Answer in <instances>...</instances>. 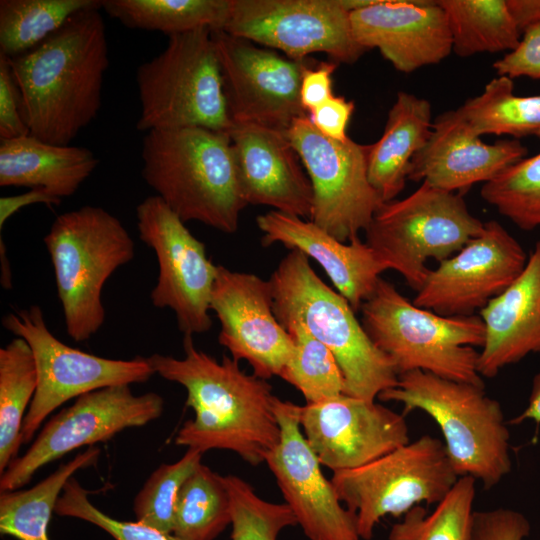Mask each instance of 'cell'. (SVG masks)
Instances as JSON below:
<instances>
[{"instance_id":"26","label":"cell","mask_w":540,"mask_h":540,"mask_svg":"<svg viewBox=\"0 0 540 540\" xmlns=\"http://www.w3.org/2000/svg\"><path fill=\"white\" fill-rule=\"evenodd\" d=\"M99 163L86 147L58 145L32 135L0 139V186L41 189L62 201L72 196Z\"/></svg>"},{"instance_id":"13","label":"cell","mask_w":540,"mask_h":540,"mask_svg":"<svg viewBox=\"0 0 540 540\" xmlns=\"http://www.w3.org/2000/svg\"><path fill=\"white\" fill-rule=\"evenodd\" d=\"M139 238L155 252L159 274L150 299L156 308H169L185 335L206 333L218 266L207 256L204 243L157 196L136 207Z\"/></svg>"},{"instance_id":"18","label":"cell","mask_w":540,"mask_h":540,"mask_svg":"<svg viewBox=\"0 0 540 540\" xmlns=\"http://www.w3.org/2000/svg\"><path fill=\"white\" fill-rule=\"evenodd\" d=\"M280 441L266 457L285 503L310 540H360L356 515L343 507L300 426V406L274 397Z\"/></svg>"},{"instance_id":"36","label":"cell","mask_w":540,"mask_h":540,"mask_svg":"<svg viewBox=\"0 0 540 540\" xmlns=\"http://www.w3.org/2000/svg\"><path fill=\"white\" fill-rule=\"evenodd\" d=\"M282 326L291 336L294 350L280 377L294 386L306 403L345 394L343 374L328 347L298 321H287Z\"/></svg>"},{"instance_id":"9","label":"cell","mask_w":540,"mask_h":540,"mask_svg":"<svg viewBox=\"0 0 540 540\" xmlns=\"http://www.w3.org/2000/svg\"><path fill=\"white\" fill-rule=\"evenodd\" d=\"M483 228L462 194L422 182L407 197L380 206L365 230V242L417 292L431 270L430 259L440 263L451 257Z\"/></svg>"},{"instance_id":"6","label":"cell","mask_w":540,"mask_h":540,"mask_svg":"<svg viewBox=\"0 0 540 540\" xmlns=\"http://www.w3.org/2000/svg\"><path fill=\"white\" fill-rule=\"evenodd\" d=\"M360 311L366 333L398 375L420 370L484 386L475 349L485 338L480 316H443L418 307L382 278Z\"/></svg>"},{"instance_id":"37","label":"cell","mask_w":540,"mask_h":540,"mask_svg":"<svg viewBox=\"0 0 540 540\" xmlns=\"http://www.w3.org/2000/svg\"><path fill=\"white\" fill-rule=\"evenodd\" d=\"M480 193L520 229L540 228V153L510 165L483 184Z\"/></svg>"},{"instance_id":"39","label":"cell","mask_w":540,"mask_h":540,"mask_svg":"<svg viewBox=\"0 0 540 540\" xmlns=\"http://www.w3.org/2000/svg\"><path fill=\"white\" fill-rule=\"evenodd\" d=\"M224 481L230 496L232 540H277L284 528L298 524L286 503L262 499L238 476H224Z\"/></svg>"},{"instance_id":"46","label":"cell","mask_w":540,"mask_h":540,"mask_svg":"<svg viewBox=\"0 0 540 540\" xmlns=\"http://www.w3.org/2000/svg\"><path fill=\"white\" fill-rule=\"evenodd\" d=\"M62 201L56 199L41 189H30L29 191L14 195L2 196L0 198V229L6 221L25 206L42 203L47 206H58Z\"/></svg>"},{"instance_id":"19","label":"cell","mask_w":540,"mask_h":540,"mask_svg":"<svg viewBox=\"0 0 540 540\" xmlns=\"http://www.w3.org/2000/svg\"><path fill=\"white\" fill-rule=\"evenodd\" d=\"M299 418L321 465L333 472L361 467L410 442L403 415L346 394L300 406Z\"/></svg>"},{"instance_id":"41","label":"cell","mask_w":540,"mask_h":540,"mask_svg":"<svg viewBox=\"0 0 540 540\" xmlns=\"http://www.w3.org/2000/svg\"><path fill=\"white\" fill-rule=\"evenodd\" d=\"M531 530L526 516L510 508L475 511L469 540H525Z\"/></svg>"},{"instance_id":"17","label":"cell","mask_w":540,"mask_h":540,"mask_svg":"<svg viewBox=\"0 0 540 540\" xmlns=\"http://www.w3.org/2000/svg\"><path fill=\"white\" fill-rule=\"evenodd\" d=\"M528 256L497 221L428 273L413 303L443 316L481 311L523 271Z\"/></svg>"},{"instance_id":"28","label":"cell","mask_w":540,"mask_h":540,"mask_svg":"<svg viewBox=\"0 0 540 540\" xmlns=\"http://www.w3.org/2000/svg\"><path fill=\"white\" fill-rule=\"evenodd\" d=\"M99 455L100 449L90 446L35 486L1 492V534L18 540H50L48 524L65 484L78 470L95 464Z\"/></svg>"},{"instance_id":"47","label":"cell","mask_w":540,"mask_h":540,"mask_svg":"<svg viewBox=\"0 0 540 540\" xmlns=\"http://www.w3.org/2000/svg\"><path fill=\"white\" fill-rule=\"evenodd\" d=\"M509 12L521 32L540 23V0H506Z\"/></svg>"},{"instance_id":"2","label":"cell","mask_w":540,"mask_h":540,"mask_svg":"<svg viewBox=\"0 0 540 540\" xmlns=\"http://www.w3.org/2000/svg\"><path fill=\"white\" fill-rule=\"evenodd\" d=\"M101 9L77 12L41 44L9 58L30 135L70 145L97 117L109 67Z\"/></svg>"},{"instance_id":"49","label":"cell","mask_w":540,"mask_h":540,"mask_svg":"<svg viewBox=\"0 0 540 540\" xmlns=\"http://www.w3.org/2000/svg\"><path fill=\"white\" fill-rule=\"evenodd\" d=\"M0 243L1 284L4 288L10 289L12 287V272L6 256L5 244H3L2 238L0 240Z\"/></svg>"},{"instance_id":"44","label":"cell","mask_w":540,"mask_h":540,"mask_svg":"<svg viewBox=\"0 0 540 540\" xmlns=\"http://www.w3.org/2000/svg\"><path fill=\"white\" fill-rule=\"evenodd\" d=\"M337 65L334 61H323L311 66L306 60L303 61L300 100L307 113L334 96L332 75Z\"/></svg>"},{"instance_id":"3","label":"cell","mask_w":540,"mask_h":540,"mask_svg":"<svg viewBox=\"0 0 540 540\" xmlns=\"http://www.w3.org/2000/svg\"><path fill=\"white\" fill-rule=\"evenodd\" d=\"M141 158L144 181L184 223L237 231L248 204L228 133L202 127L151 130Z\"/></svg>"},{"instance_id":"8","label":"cell","mask_w":540,"mask_h":540,"mask_svg":"<svg viewBox=\"0 0 540 540\" xmlns=\"http://www.w3.org/2000/svg\"><path fill=\"white\" fill-rule=\"evenodd\" d=\"M142 132L202 127L228 133L233 125L212 30L168 37L165 49L136 71Z\"/></svg>"},{"instance_id":"14","label":"cell","mask_w":540,"mask_h":540,"mask_svg":"<svg viewBox=\"0 0 540 540\" xmlns=\"http://www.w3.org/2000/svg\"><path fill=\"white\" fill-rule=\"evenodd\" d=\"M223 31L297 62L325 53L352 64L367 51L354 38L343 0H231Z\"/></svg>"},{"instance_id":"29","label":"cell","mask_w":540,"mask_h":540,"mask_svg":"<svg viewBox=\"0 0 540 540\" xmlns=\"http://www.w3.org/2000/svg\"><path fill=\"white\" fill-rule=\"evenodd\" d=\"M231 0H102V10L130 29L168 37L198 29L223 30Z\"/></svg>"},{"instance_id":"12","label":"cell","mask_w":540,"mask_h":540,"mask_svg":"<svg viewBox=\"0 0 540 540\" xmlns=\"http://www.w3.org/2000/svg\"><path fill=\"white\" fill-rule=\"evenodd\" d=\"M286 134L312 185L310 220L342 242L359 237L384 203L368 179L369 145L324 136L308 114L296 118Z\"/></svg>"},{"instance_id":"21","label":"cell","mask_w":540,"mask_h":540,"mask_svg":"<svg viewBox=\"0 0 540 540\" xmlns=\"http://www.w3.org/2000/svg\"><path fill=\"white\" fill-rule=\"evenodd\" d=\"M355 40L393 67L411 73L440 63L452 52L445 11L429 0H343Z\"/></svg>"},{"instance_id":"20","label":"cell","mask_w":540,"mask_h":540,"mask_svg":"<svg viewBox=\"0 0 540 540\" xmlns=\"http://www.w3.org/2000/svg\"><path fill=\"white\" fill-rule=\"evenodd\" d=\"M211 310L220 322L218 341L234 360L247 361L259 378L280 377L294 344L274 314L269 280L218 265Z\"/></svg>"},{"instance_id":"27","label":"cell","mask_w":540,"mask_h":540,"mask_svg":"<svg viewBox=\"0 0 540 540\" xmlns=\"http://www.w3.org/2000/svg\"><path fill=\"white\" fill-rule=\"evenodd\" d=\"M430 102L412 93L400 91L389 110L382 136L369 145L368 179L383 202H389L403 190L409 165L426 144L432 131Z\"/></svg>"},{"instance_id":"38","label":"cell","mask_w":540,"mask_h":540,"mask_svg":"<svg viewBox=\"0 0 540 540\" xmlns=\"http://www.w3.org/2000/svg\"><path fill=\"white\" fill-rule=\"evenodd\" d=\"M202 454L188 448L178 461L161 464L152 472L133 502L136 521L172 534L178 493L201 464Z\"/></svg>"},{"instance_id":"25","label":"cell","mask_w":540,"mask_h":540,"mask_svg":"<svg viewBox=\"0 0 540 540\" xmlns=\"http://www.w3.org/2000/svg\"><path fill=\"white\" fill-rule=\"evenodd\" d=\"M485 328L478 372L493 378L504 367L540 353V240L520 275L480 312Z\"/></svg>"},{"instance_id":"1","label":"cell","mask_w":540,"mask_h":540,"mask_svg":"<svg viewBox=\"0 0 540 540\" xmlns=\"http://www.w3.org/2000/svg\"><path fill=\"white\" fill-rule=\"evenodd\" d=\"M183 348L181 359L157 353L148 357L155 374L185 388L186 405L194 411L175 444L201 453L229 450L254 466L265 462L281 434L271 385L246 374L231 356L219 362L197 349L190 335L184 336Z\"/></svg>"},{"instance_id":"16","label":"cell","mask_w":540,"mask_h":540,"mask_svg":"<svg viewBox=\"0 0 540 540\" xmlns=\"http://www.w3.org/2000/svg\"><path fill=\"white\" fill-rule=\"evenodd\" d=\"M233 122L286 131L307 114L300 100L302 62L223 30L212 31Z\"/></svg>"},{"instance_id":"7","label":"cell","mask_w":540,"mask_h":540,"mask_svg":"<svg viewBox=\"0 0 540 540\" xmlns=\"http://www.w3.org/2000/svg\"><path fill=\"white\" fill-rule=\"evenodd\" d=\"M43 241L66 332L76 342L87 341L105 320L103 287L119 267L132 261L134 241L116 216L92 205L57 216Z\"/></svg>"},{"instance_id":"48","label":"cell","mask_w":540,"mask_h":540,"mask_svg":"<svg viewBox=\"0 0 540 540\" xmlns=\"http://www.w3.org/2000/svg\"><path fill=\"white\" fill-rule=\"evenodd\" d=\"M525 420H533L540 424V372L532 380V388L528 404L521 414L510 421L511 424H520Z\"/></svg>"},{"instance_id":"35","label":"cell","mask_w":540,"mask_h":540,"mask_svg":"<svg viewBox=\"0 0 540 540\" xmlns=\"http://www.w3.org/2000/svg\"><path fill=\"white\" fill-rule=\"evenodd\" d=\"M476 480L471 476L459 477L445 497L436 504L431 514L416 505L404 519L392 525L389 540H469Z\"/></svg>"},{"instance_id":"43","label":"cell","mask_w":540,"mask_h":540,"mask_svg":"<svg viewBox=\"0 0 540 540\" xmlns=\"http://www.w3.org/2000/svg\"><path fill=\"white\" fill-rule=\"evenodd\" d=\"M30 135L23 119L21 95L9 58L0 53V139Z\"/></svg>"},{"instance_id":"31","label":"cell","mask_w":540,"mask_h":540,"mask_svg":"<svg viewBox=\"0 0 540 540\" xmlns=\"http://www.w3.org/2000/svg\"><path fill=\"white\" fill-rule=\"evenodd\" d=\"M452 52L460 57L513 50L521 39L506 0H439Z\"/></svg>"},{"instance_id":"22","label":"cell","mask_w":540,"mask_h":540,"mask_svg":"<svg viewBox=\"0 0 540 540\" xmlns=\"http://www.w3.org/2000/svg\"><path fill=\"white\" fill-rule=\"evenodd\" d=\"M228 135L246 203L311 219L312 185L286 131L233 122Z\"/></svg>"},{"instance_id":"45","label":"cell","mask_w":540,"mask_h":540,"mask_svg":"<svg viewBox=\"0 0 540 540\" xmlns=\"http://www.w3.org/2000/svg\"><path fill=\"white\" fill-rule=\"evenodd\" d=\"M354 108L353 101L334 95L307 114L321 134L333 140L345 141L349 138L346 131Z\"/></svg>"},{"instance_id":"23","label":"cell","mask_w":540,"mask_h":540,"mask_svg":"<svg viewBox=\"0 0 540 540\" xmlns=\"http://www.w3.org/2000/svg\"><path fill=\"white\" fill-rule=\"evenodd\" d=\"M527 153L517 139L484 143L457 109L449 110L434 119L429 139L409 165L407 180L463 194L477 183L491 181Z\"/></svg>"},{"instance_id":"11","label":"cell","mask_w":540,"mask_h":540,"mask_svg":"<svg viewBox=\"0 0 540 540\" xmlns=\"http://www.w3.org/2000/svg\"><path fill=\"white\" fill-rule=\"evenodd\" d=\"M2 324L29 344L37 369L22 443H28L45 418L68 400L105 387L144 383L155 374L148 357L110 359L66 345L49 330L38 305L5 315Z\"/></svg>"},{"instance_id":"5","label":"cell","mask_w":540,"mask_h":540,"mask_svg":"<svg viewBox=\"0 0 540 540\" xmlns=\"http://www.w3.org/2000/svg\"><path fill=\"white\" fill-rule=\"evenodd\" d=\"M378 398L401 403L404 413L428 414L441 430L459 477L471 476L491 489L510 473L509 429L500 403L484 386L414 370L400 374L397 385Z\"/></svg>"},{"instance_id":"30","label":"cell","mask_w":540,"mask_h":540,"mask_svg":"<svg viewBox=\"0 0 540 540\" xmlns=\"http://www.w3.org/2000/svg\"><path fill=\"white\" fill-rule=\"evenodd\" d=\"M457 111L478 137L540 138V95H515L513 80L506 76L493 78L480 95L466 100Z\"/></svg>"},{"instance_id":"40","label":"cell","mask_w":540,"mask_h":540,"mask_svg":"<svg viewBox=\"0 0 540 540\" xmlns=\"http://www.w3.org/2000/svg\"><path fill=\"white\" fill-rule=\"evenodd\" d=\"M88 494L89 492L71 477L57 500L54 512L59 516L73 517L94 524L115 540H182L139 521L130 522L112 518L95 507L90 502Z\"/></svg>"},{"instance_id":"24","label":"cell","mask_w":540,"mask_h":540,"mask_svg":"<svg viewBox=\"0 0 540 540\" xmlns=\"http://www.w3.org/2000/svg\"><path fill=\"white\" fill-rule=\"evenodd\" d=\"M256 223L263 232V246L279 243L314 259L354 311L360 310L381 273L388 270L359 237L342 242L311 220L275 210L259 215Z\"/></svg>"},{"instance_id":"4","label":"cell","mask_w":540,"mask_h":540,"mask_svg":"<svg viewBox=\"0 0 540 540\" xmlns=\"http://www.w3.org/2000/svg\"><path fill=\"white\" fill-rule=\"evenodd\" d=\"M269 282L279 323L298 321L328 347L343 374L346 395L375 401L397 385L391 359L372 342L349 302L315 273L305 254L291 250Z\"/></svg>"},{"instance_id":"34","label":"cell","mask_w":540,"mask_h":540,"mask_svg":"<svg viewBox=\"0 0 540 540\" xmlns=\"http://www.w3.org/2000/svg\"><path fill=\"white\" fill-rule=\"evenodd\" d=\"M229 524L224 476L201 463L180 488L172 534L182 540H214Z\"/></svg>"},{"instance_id":"10","label":"cell","mask_w":540,"mask_h":540,"mask_svg":"<svg viewBox=\"0 0 540 540\" xmlns=\"http://www.w3.org/2000/svg\"><path fill=\"white\" fill-rule=\"evenodd\" d=\"M459 476L444 443L423 435L361 467L333 472L338 498L356 515L358 534L370 540L379 521L405 515L420 503H439Z\"/></svg>"},{"instance_id":"15","label":"cell","mask_w":540,"mask_h":540,"mask_svg":"<svg viewBox=\"0 0 540 540\" xmlns=\"http://www.w3.org/2000/svg\"><path fill=\"white\" fill-rule=\"evenodd\" d=\"M163 410L164 399L159 394L135 395L129 385L81 395L51 418L29 449L10 463L1 474L0 491L20 489L48 463L79 447L106 442L126 428L144 426Z\"/></svg>"},{"instance_id":"33","label":"cell","mask_w":540,"mask_h":540,"mask_svg":"<svg viewBox=\"0 0 540 540\" xmlns=\"http://www.w3.org/2000/svg\"><path fill=\"white\" fill-rule=\"evenodd\" d=\"M102 0H1L0 53L22 55L47 39L77 12Z\"/></svg>"},{"instance_id":"42","label":"cell","mask_w":540,"mask_h":540,"mask_svg":"<svg viewBox=\"0 0 540 540\" xmlns=\"http://www.w3.org/2000/svg\"><path fill=\"white\" fill-rule=\"evenodd\" d=\"M498 76L540 79V23L526 28L518 45L493 63Z\"/></svg>"},{"instance_id":"32","label":"cell","mask_w":540,"mask_h":540,"mask_svg":"<svg viewBox=\"0 0 540 540\" xmlns=\"http://www.w3.org/2000/svg\"><path fill=\"white\" fill-rule=\"evenodd\" d=\"M37 384L33 352L23 338L16 337L0 349V474L18 457Z\"/></svg>"}]
</instances>
